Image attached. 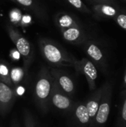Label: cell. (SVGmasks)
Listing matches in <instances>:
<instances>
[{"label":"cell","instance_id":"5","mask_svg":"<svg viewBox=\"0 0 126 127\" xmlns=\"http://www.w3.org/2000/svg\"><path fill=\"white\" fill-rule=\"evenodd\" d=\"M76 73L83 74L88 84L89 89L94 91L96 89V81L98 77L97 68L96 65L88 58H82L80 60H78L75 67L74 68Z\"/></svg>","mask_w":126,"mask_h":127},{"label":"cell","instance_id":"2","mask_svg":"<svg viewBox=\"0 0 126 127\" xmlns=\"http://www.w3.org/2000/svg\"><path fill=\"white\" fill-rule=\"evenodd\" d=\"M53 85L54 80L50 73V68L42 66L35 83L33 97L36 106L44 113L49 110Z\"/></svg>","mask_w":126,"mask_h":127},{"label":"cell","instance_id":"27","mask_svg":"<svg viewBox=\"0 0 126 127\" xmlns=\"http://www.w3.org/2000/svg\"><path fill=\"white\" fill-rule=\"evenodd\" d=\"M10 1H14V2H16V1H15V0H10Z\"/></svg>","mask_w":126,"mask_h":127},{"label":"cell","instance_id":"6","mask_svg":"<svg viewBox=\"0 0 126 127\" xmlns=\"http://www.w3.org/2000/svg\"><path fill=\"white\" fill-rule=\"evenodd\" d=\"M84 50L90 60L102 72H106L108 68L107 60L102 48L91 40H86L84 43Z\"/></svg>","mask_w":126,"mask_h":127},{"label":"cell","instance_id":"16","mask_svg":"<svg viewBox=\"0 0 126 127\" xmlns=\"http://www.w3.org/2000/svg\"><path fill=\"white\" fill-rule=\"evenodd\" d=\"M27 74L28 73L24 69L23 67L10 68V80L13 89L18 87L22 82H24Z\"/></svg>","mask_w":126,"mask_h":127},{"label":"cell","instance_id":"19","mask_svg":"<svg viewBox=\"0 0 126 127\" xmlns=\"http://www.w3.org/2000/svg\"><path fill=\"white\" fill-rule=\"evenodd\" d=\"M68 4H71L73 7L75 9L86 13H91V10L88 9V7L84 4V2L82 0H66Z\"/></svg>","mask_w":126,"mask_h":127},{"label":"cell","instance_id":"1","mask_svg":"<svg viewBox=\"0 0 126 127\" xmlns=\"http://www.w3.org/2000/svg\"><path fill=\"white\" fill-rule=\"evenodd\" d=\"M38 43L42 57L54 68L75 67L78 60L56 42L48 38L40 37Z\"/></svg>","mask_w":126,"mask_h":127},{"label":"cell","instance_id":"15","mask_svg":"<svg viewBox=\"0 0 126 127\" xmlns=\"http://www.w3.org/2000/svg\"><path fill=\"white\" fill-rule=\"evenodd\" d=\"M15 1L25 8L32 11L39 19H44L46 18V13L41 6L36 2V0H15Z\"/></svg>","mask_w":126,"mask_h":127},{"label":"cell","instance_id":"17","mask_svg":"<svg viewBox=\"0 0 126 127\" xmlns=\"http://www.w3.org/2000/svg\"><path fill=\"white\" fill-rule=\"evenodd\" d=\"M121 104L116 127H126V89L120 94Z\"/></svg>","mask_w":126,"mask_h":127},{"label":"cell","instance_id":"18","mask_svg":"<svg viewBox=\"0 0 126 127\" xmlns=\"http://www.w3.org/2000/svg\"><path fill=\"white\" fill-rule=\"evenodd\" d=\"M0 80L13 88L10 80V67L7 62L2 60H0Z\"/></svg>","mask_w":126,"mask_h":127},{"label":"cell","instance_id":"3","mask_svg":"<svg viewBox=\"0 0 126 127\" xmlns=\"http://www.w3.org/2000/svg\"><path fill=\"white\" fill-rule=\"evenodd\" d=\"M6 29L10 40L23 60L24 69L28 73L29 68L33 60V48L32 45L13 25L8 24L6 26Z\"/></svg>","mask_w":126,"mask_h":127},{"label":"cell","instance_id":"8","mask_svg":"<svg viewBox=\"0 0 126 127\" xmlns=\"http://www.w3.org/2000/svg\"><path fill=\"white\" fill-rule=\"evenodd\" d=\"M76 103L73 99L65 94L54 82L53 88L50 96V105L59 111L70 112Z\"/></svg>","mask_w":126,"mask_h":127},{"label":"cell","instance_id":"12","mask_svg":"<svg viewBox=\"0 0 126 127\" xmlns=\"http://www.w3.org/2000/svg\"><path fill=\"white\" fill-rule=\"evenodd\" d=\"M103 88H104V86L102 85V86H100L97 90H94V92L91 94V95L88 99L87 102L85 103L86 108L88 109L89 118H90V126H89V127L92 126V124L94 121L96 115L97 113L98 108H99L100 103L101 97H102V94L103 92Z\"/></svg>","mask_w":126,"mask_h":127},{"label":"cell","instance_id":"23","mask_svg":"<svg viewBox=\"0 0 126 127\" xmlns=\"http://www.w3.org/2000/svg\"><path fill=\"white\" fill-rule=\"evenodd\" d=\"M30 22H31V18L29 16H24L22 17L21 22H20V25L26 26V25H29Z\"/></svg>","mask_w":126,"mask_h":127},{"label":"cell","instance_id":"9","mask_svg":"<svg viewBox=\"0 0 126 127\" xmlns=\"http://www.w3.org/2000/svg\"><path fill=\"white\" fill-rule=\"evenodd\" d=\"M17 95L16 90L0 80V115L4 116L13 107Z\"/></svg>","mask_w":126,"mask_h":127},{"label":"cell","instance_id":"26","mask_svg":"<svg viewBox=\"0 0 126 127\" xmlns=\"http://www.w3.org/2000/svg\"><path fill=\"white\" fill-rule=\"evenodd\" d=\"M97 1L98 3H102V4H109L111 2V0H94Z\"/></svg>","mask_w":126,"mask_h":127},{"label":"cell","instance_id":"7","mask_svg":"<svg viewBox=\"0 0 126 127\" xmlns=\"http://www.w3.org/2000/svg\"><path fill=\"white\" fill-rule=\"evenodd\" d=\"M50 73L57 86L67 95L71 97L75 93V84L73 79L65 71L59 68H50Z\"/></svg>","mask_w":126,"mask_h":127},{"label":"cell","instance_id":"10","mask_svg":"<svg viewBox=\"0 0 126 127\" xmlns=\"http://www.w3.org/2000/svg\"><path fill=\"white\" fill-rule=\"evenodd\" d=\"M69 114L73 127H89L90 118L85 103H76Z\"/></svg>","mask_w":126,"mask_h":127},{"label":"cell","instance_id":"4","mask_svg":"<svg viewBox=\"0 0 126 127\" xmlns=\"http://www.w3.org/2000/svg\"><path fill=\"white\" fill-rule=\"evenodd\" d=\"M103 92L98 111L94 121L91 127H105L109 117L111 107L113 83L111 81H107L103 84Z\"/></svg>","mask_w":126,"mask_h":127},{"label":"cell","instance_id":"22","mask_svg":"<svg viewBox=\"0 0 126 127\" xmlns=\"http://www.w3.org/2000/svg\"><path fill=\"white\" fill-rule=\"evenodd\" d=\"M116 21L117 24L123 29L126 31V14L125 13H120L117 14Z\"/></svg>","mask_w":126,"mask_h":127},{"label":"cell","instance_id":"20","mask_svg":"<svg viewBox=\"0 0 126 127\" xmlns=\"http://www.w3.org/2000/svg\"><path fill=\"white\" fill-rule=\"evenodd\" d=\"M24 124L25 127H37L31 113L27 110H26L24 114Z\"/></svg>","mask_w":126,"mask_h":127},{"label":"cell","instance_id":"13","mask_svg":"<svg viewBox=\"0 0 126 127\" xmlns=\"http://www.w3.org/2000/svg\"><path fill=\"white\" fill-rule=\"evenodd\" d=\"M54 21H55V24L59 28L60 31L72 27L80 26L78 22L76 21V19L73 16L66 13H58L56 16Z\"/></svg>","mask_w":126,"mask_h":127},{"label":"cell","instance_id":"25","mask_svg":"<svg viewBox=\"0 0 126 127\" xmlns=\"http://www.w3.org/2000/svg\"><path fill=\"white\" fill-rule=\"evenodd\" d=\"M122 88H123V89H126V72H125V74H124V76H123V78Z\"/></svg>","mask_w":126,"mask_h":127},{"label":"cell","instance_id":"14","mask_svg":"<svg viewBox=\"0 0 126 127\" xmlns=\"http://www.w3.org/2000/svg\"><path fill=\"white\" fill-rule=\"evenodd\" d=\"M93 10L97 16L104 18H112L117 14V10L109 4L98 3L93 7Z\"/></svg>","mask_w":126,"mask_h":127},{"label":"cell","instance_id":"11","mask_svg":"<svg viewBox=\"0 0 126 127\" xmlns=\"http://www.w3.org/2000/svg\"><path fill=\"white\" fill-rule=\"evenodd\" d=\"M62 38L68 42L73 45L83 44L88 39L85 33L80 26L72 27L61 31Z\"/></svg>","mask_w":126,"mask_h":127},{"label":"cell","instance_id":"21","mask_svg":"<svg viewBox=\"0 0 126 127\" xmlns=\"http://www.w3.org/2000/svg\"><path fill=\"white\" fill-rule=\"evenodd\" d=\"M22 17V16L21 13L19 12V10H13L10 13V19L13 23L20 25Z\"/></svg>","mask_w":126,"mask_h":127},{"label":"cell","instance_id":"24","mask_svg":"<svg viewBox=\"0 0 126 127\" xmlns=\"http://www.w3.org/2000/svg\"><path fill=\"white\" fill-rule=\"evenodd\" d=\"M10 57L13 60H18L21 57V56H20L19 53L18 52V51L16 49V50L11 51V52H10Z\"/></svg>","mask_w":126,"mask_h":127}]
</instances>
